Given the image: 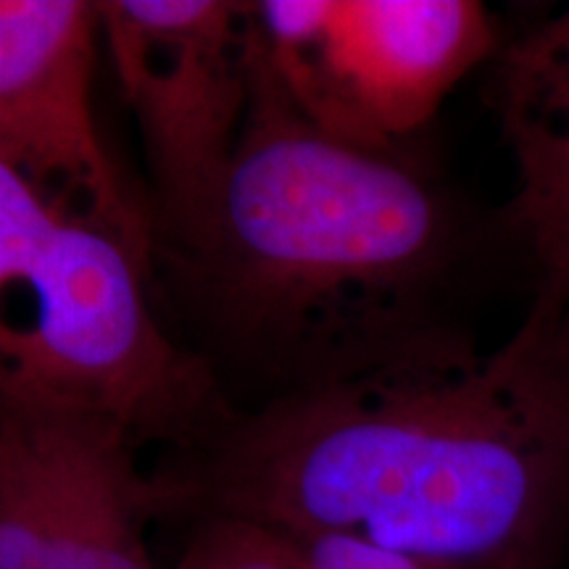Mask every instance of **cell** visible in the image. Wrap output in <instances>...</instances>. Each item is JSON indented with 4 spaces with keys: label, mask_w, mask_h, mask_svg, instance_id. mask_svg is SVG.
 <instances>
[{
    "label": "cell",
    "mask_w": 569,
    "mask_h": 569,
    "mask_svg": "<svg viewBox=\"0 0 569 569\" xmlns=\"http://www.w3.org/2000/svg\"><path fill=\"white\" fill-rule=\"evenodd\" d=\"M151 475L161 517L546 569L569 530V325L530 309L488 353L446 327L336 382L232 409Z\"/></svg>",
    "instance_id": "1"
},
{
    "label": "cell",
    "mask_w": 569,
    "mask_h": 569,
    "mask_svg": "<svg viewBox=\"0 0 569 569\" xmlns=\"http://www.w3.org/2000/svg\"><path fill=\"white\" fill-rule=\"evenodd\" d=\"M451 198L401 151H369L296 109L253 30V90L203 217L156 243L153 282L232 409L336 382L451 327Z\"/></svg>",
    "instance_id": "2"
},
{
    "label": "cell",
    "mask_w": 569,
    "mask_h": 569,
    "mask_svg": "<svg viewBox=\"0 0 569 569\" xmlns=\"http://www.w3.org/2000/svg\"><path fill=\"white\" fill-rule=\"evenodd\" d=\"M153 284L117 238L0 167V290L30 303L0 322V401L92 411L169 453L201 443L232 407L209 365L159 322Z\"/></svg>",
    "instance_id": "3"
},
{
    "label": "cell",
    "mask_w": 569,
    "mask_h": 569,
    "mask_svg": "<svg viewBox=\"0 0 569 569\" xmlns=\"http://www.w3.org/2000/svg\"><path fill=\"white\" fill-rule=\"evenodd\" d=\"M253 30L298 111L369 151H401L469 71L496 59L478 0H267Z\"/></svg>",
    "instance_id": "4"
},
{
    "label": "cell",
    "mask_w": 569,
    "mask_h": 569,
    "mask_svg": "<svg viewBox=\"0 0 569 569\" xmlns=\"http://www.w3.org/2000/svg\"><path fill=\"white\" fill-rule=\"evenodd\" d=\"M101 38L138 122L156 243L209 209L243 138L253 3L101 0Z\"/></svg>",
    "instance_id": "5"
},
{
    "label": "cell",
    "mask_w": 569,
    "mask_h": 569,
    "mask_svg": "<svg viewBox=\"0 0 569 569\" xmlns=\"http://www.w3.org/2000/svg\"><path fill=\"white\" fill-rule=\"evenodd\" d=\"M138 448L109 417L0 401V569H156L159 488Z\"/></svg>",
    "instance_id": "6"
},
{
    "label": "cell",
    "mask_w": 569,
    "mask_h": 569,
    "mask_svg": "<svg viewBox=\"0 0 569 569\" xmlns=\"http://www.w3.org/2000/svg\"><path fill=\"white\" fill-rule=\"evenodd\" d=\"M98 3H0V167L53 209L117 238L153 277L151 209L130 196L98 132Z\"/></svg>",
    "instance_id": "7"
},
{
    "label": "cell",
    "mask_w": 569,
    "mask_h": 569,
    "mask_svg": "<svg viewBox=\"0 0 569 569\" xmlns=\"http://www.w3.org/2000/svg\"><path fill=\"white\" fill-rule=\"evenodd\" d=\"M496 113L515 163L509 227L530 253V309L569 325V9L496 53Z\"/></svg>",
    "instance_id": "8"
},
{
    "label": "cell",
    "mask_w": 569,
    "mask_h": 569,
    "mask_svg": "<svg viewBox=\"0 0 569 569\" xmlns=\"http://www.w3.org/2000/svg\"><path fill=\"white\" fill-rule=\"evenodd\" d=\"M172 569H298L296 543L238 517H198Z\"/></svg>",
    "instance_id": "9"
},
{
    "label": "cell",
    "mask_w": 569,
    "mask_h": 569,
    "mask_svg": "<svg viewBox=\"0 0 569 569\" xmlns=\"http://www.w3.org/2000/svg\"><path fill=\"white\" fill-rule=\"evenodd\" d=\"M288 538L296 543L298 569H480L407 557V553L377 549V546L365 543V540L340 536Z\"/></svg>",
    "instance_id": "10"
}]
</instances>
